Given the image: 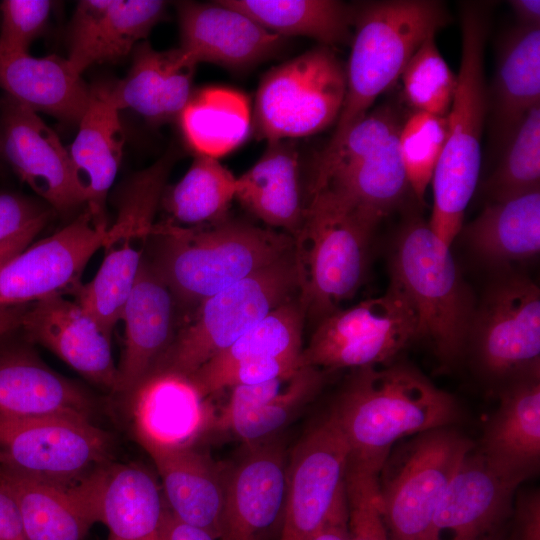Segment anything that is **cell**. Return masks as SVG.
Wrapping results in <instances>:
<instances>
[{
	"label": "cell",
	"mask_w": 540,
	"mask_h": 540,
	"mask_svg": "<svg viewBox=\"0 0 540 540\" xmlns=\"http://www.w3.org/2000/svg\"><path fill=\"white\" fill-rule=\"evenodd\" d=\"M330 412L349 446L350 462L378 469L400 439L462 418L453 395L402 362L355 369Z\"/></svg>",
	"instance_id": "1"
},
{
	"label": "cell",
	"mask_w": 540,
	"mask_h": 540,
	"mask_svg": "<svg viewBox=\"0 0 540 540\" xmlns=\"http://www.w3.org/2000/svg\"><path fill=\"white\" fill-rule=\"evenodd\" d=\"M147 259L178 304L198 306L294 250V238L271 228L231 219L185 227L156 223Z\"/></svg>",
	"instance_id": "2"
},
{
	"label": "cell",
	"mask_w": 540,
	"mask_h": 540,
	"mask_svg": "<svg viewBox=\"0 0 540 540\" xmlns=\"http://www.w3.org/2000/svg\"><path fill=\"white\" fill-rule=\"evenodd\" d=\"M490 6L487 2L461 4V61L447 114L446 140L431 181L433 209L428 222L448 246L463 227L464 212L479 180L481 137L488 117L484 53Z\"/></svg>",
	"instance_id": "3"
},
{
	"label": "cell",
	"mask_w": 540,
	"mask_h": 540,
	"mask_svg": "<svg viewBox=\"0 0 540 540\" xmlns=\"http://www.w3.org/2000/svg\"><path fill=\"white\" fill-rule=\"evenodd\" d=\"M451 20L440 1L382 0L355 4L346 90L334 133L317 159L334 153L375 100L400 78L420 44Z\"/></svg>",
	"instance_id": "4"
},
{
	"label": "cell",
	"mask_w": 540,
	"mask_h": 540,
	"mask_svg": "<svg viewBox=\"0 0 540 540\" xmlns=\"http://www.w3.org/2000/svg\"><path fill=\"white\" fill-rule=\"evenodd\" d=\"M389 271L415 313L416 339L426 341L440 362L453 364L466 348L475 305L450 246L428 222L410 219L395 237Z\"/></svg>",
	"instance_id": "5"
},
{
	"label": "cell",
	"mask_w": 540,
	"mask_h": 540,
	"mask_svg": "<svg viewBox=\"0 0 540 540\" xmlns=\"http://www.w3.org/2000/svg\"><path fill=\"white\" fill-rule=\"evenodd\" d=\"M376 226L329 189L308 195L294 239L305 320L317 324L356 294L366 278Z\"/></svg>",
	"instance_id": "6"
},
{
	"label": "cell",
	"mask_w": 540,
	"mask_h": 540,
	"mask_svg": "<svg viewBox=\"0 0 540 540\" xmlns=\"http://www.w3.org/2000/svg\"><path fill=\"white\" fill-rule=\"evenodd\" d=\"M295 249L206 298L152 370L191 376L271 311L298 297ZM151 371V372H152Z\"/></svg>",
	"instance_id": "7"
},
{
	"label": "cell",
	"mask_w": 540,
	"mask_h": 540,
	"mask_svg": "<svg viewBox=\"0 0 540 540\" xmlns=\"http://www.w3.org/2000/svg\"><path fill=\"white\" fill-rule=\"evenodd\" d=\"M172 157H163L127 183L116 220L109 224L102 245V263L91 281L80 283L73 291L75 300L110 336L120 322L146 256Z\"/></svg>",
	"instance_id": "8"
},
{
	"label": "cell",
	"mask_w": 540,
	"mask_h": 540,
	"mask_svg": "<svg viewBox=\"0 0 540 540\" xmlns=\"http://www.w3.org/2000/svg\"><path fill=\"white\" fill-rule=\"evenodd\" d=\"M475 443L444 427L415 435L386 458L378 477L391 540H426L438 504Z\"/></svg>",
	"instance_id": "9"
},
{
	"label": "cell",
	"mask_w": 540,
	"mask_h": 540,
	"mask_svg": "<svg viewBox=\"0 0 540 540\" xmlns=\"http://www.w3.org/2000/svg\"><path fill=\"white\" fill-rule=\"evenodd\" d=\"M346 90L345 65L320 45L269 70L258 86L254 132L268 142L312 135L336 123Z\"/></svg>",
	"instance_id": "10"
},
{
	"label": "cell",
	"mask_w": 540,
	"mask_h": 540,
	"mask_svg": "<svg viewBox=\"0 0 540 540\" xmlns=\"http://www.w3.org/2000/svg\"><path fill=\"white\" fill-rule=\"evenodd\" d=\"M467 347L490 380L506 385L539 376V287L523 274L501 270L474 308Z\"/></svg>",
	"instance_id": "11"
},
{
	"label": "cell",
	"mask_w": 540,
	"mask_h": 540,
	"mask_svg": "<svg viewBox=\"0 0 540 540\" xmlns=\"http://www.w3.org/2000/svg\"><path fill=\"white\" fill-rule=\"evenodd\" d=\"M416 335L413 308L390 281L382 296L339 308L321 319L303 348L301 366L326 371L387 364Z\"/></svg>",
	"instance_id": "12"
},
{
	"label": "cell",
	"mask_w": 540,
	"mask_h": 540,
	"mask_svg": "<svg viewBox=\"0 0 540 540\" xmlns=\"http://www.w3.org/2000/svg\"><path fill=\"white\" fill-rule=\"evenodd\" d=\"M110 446L88 418L0 414V471L69 486L104 465Z\"/></svg>",
	"instance_id": "13"
},
{
	"label": "cell",
	"mask_w": 540,
	"mask_h": 540,
	"mask_svg": "<svg viewBox=\"0 0 540 540\" xmlns=\"http://www.w3.org/2000/svg\"><path fill=\"white\" fill-rule=\"evenodd\" d=\"M350 449L331 412L299 440L287 466L279 540H307L345 491Z\"/></svg>",
	"instance_id": "14"
},
{
	"label": "cell",
	"mask_w": 540,
	"mask_h": 540,
	"mask_svg": "<svg viewBox=\"0 0 540 540\" xmlns=\"http://www.w3.org/2000/svg\"><path fill=\"white\" fill-rule=\"evenodd\" d=\"M108 227L85 209L62 229L30 244L0 271V306L72 292L90 258L102 248Z\"/></svg>",
	"instance_id": "15"
},
{
	"label": "cell",
	"mask_w": 540,
	"mask_h": 540,
	"mask_svg": "<svg viewBox=\"0 0 540 540\" xmlns=\"http://www.w3.org/2000/svg\"><path fill=\"white\" fill-rule=\"evenodd\" d=\"M271 438L248 444L227 471L218 540H269L277 526L281 529L287 465L282 443Z\"/></svg>",
	"instance_id": "16"
},
{
	"label": "cell",
	"mask_w": 540,
	"mask_h": 540,
	"mask_svg": "<svg viewBox=\"0 0 540 540\" xmlns=\"http://www.w3.org/2000/svg\"><path fill=\"white\" fill-rule=\"evenodd\" d=\"M93 524L110 540H161L166 507L155 477L137 464L102 465L70 485Z\"/></svg>",
	"instance_id": "17"
},
{
	"label": "cell",
	"mask_w": 540,
	"mask_h": 540,
	"mask_svg": "<svg viewBox=\"0 0 540 540\" xmlns=\"http://www.w3.org/2000/svg\"><path fill=\"white\" fill-rule=\"evenodd\" d=\"M523 481L496 466L475 446L449 482L426 540H482L495 533Z\"/></svg>",
	"instance_id": "18"
},
{
	"label": "cell",
	"mask_w": 540,
	"mask_h": 540,
	"mask_svg": "<svg viewBox=\"0 0 540 540\" xmlns=\"http://www.w3.org/2000/svg\"><path fill=\"white\" fill-rule=\"evenodd\" d=\"M177 10L178 48L194 66L207 62L245 71L275 56L286 43V38L221 1L180 2Z\"/></svg>",
	"instance_id": "19"
},
{
	"label": "cell",
	"mask_w": 540,
	"mask_h": 540,
	"mask_svg": "<svg viewBox=\"0 0 540 540\" xmlns=\"http://www.w3.org/2000/svg\"><path fill=\"white\" fill-rule=\"evenodd\" d=\"M0 152L18 176L60 212L81 201L68 148L38 114L8 96L0 107Z\"/></svg>",
	"instance_id": "20"
},
{
	"label": "cell",
	"mask_w": 540,
	"mask_h": 540,
	"mask_svg": "<svg viewBox=\"0 0 540 540\" xmlns=\"http://www.w3.org/2000/svg\"><path fill=\"white\" fill-rule=\"evenodd\" d=\"M27 336L44 346L90 382L115 391L111 336L75 299L53 295L34 303L24 315Z\"/></svg>",
	"instance_id": "21"
},
{
	"label": "cell",
	"mask_w": 540,
	"mask_h": 540,
	"mask_svg": "<svg viewBox=\"0 0 540 540\" xmlns=\"http://www.w3.org/2000/svg\"><path fill=\"white\" fill-rule=\"evenodd\" d=\"M127 395L136 438L146 451L195 446L212 425L206 398L186 376L154 370Z\"/></svg>",
	"instance_id": "22"
},
{
	"label": "cell",
	"mask_w": 540,
	"mask_h": 540,
	"mask_svg": "<svg viewBox=\"0 0 540 540\" xmlns=\"http://www.w3.org/2000/svg\"><path fill=\"white\" fill-rule=\"evenodd\" d=\"M178 306L145 256L121 314L124 345L117 365L116 392L129 394L155 368L179 329Z\"/></svg>",
	"instance_id": "23"
},
{
	"label": "cell",
	"mask_w": 540,
	"mask_h": 540,
	"mask_svg": "<svg viewBox=\"0 0 540 540\" xmlns=\"http://www.w3.org/2000/svg\"><path fill=\"white\" fill-rule=\"evenodd\" d=\"M120 108L112 83L90 87L77 135L68 148L79 199L94 219L108 225L106 201L117 175L124 145Z\"/></svg>",
	"instance_id": "24"
},
{
	"label": "cell",
	"mask_w": 540,
	"mask_h": 540,
	"mask_svg": "<svg viewBox=\"0 0 540 540\" xmlns=\"http://www.w3.org/2000/svg\"><path fill=\"white\" fill-rule=\"evenodd\" d=\"M159 0L79 1L69 33L68 60L82 74L90 65L132 52L166 13Z\"/></svg>",
	"instance_id": "25"
},
{
	"label": "cell",
	"mask_w": 540,
	"mask_h": 540,
	"mask_svg": "<svg viewBox=\"0 0 540 540\" xmlns=\"http://www.w3.org/2000/svg\"><path fill=\"white\" fill-rule=\"evenodd\" d=\"M487 102L491 141L503 151L526 115L540 106V27L518 25L502 38Z\"/></svg>",
	"instance_id": "26"
},
{
	"label": "cell",
	"mask_w": 540,
	"mask_h": 540,
	"mask_svg": "<svg viewBox=\"0 0 540 540\" xmlns=\"http://www.w3.org/2000/svg\"><path fill=\"white\" fill-rule=\"evenodd\" d=\"M159 474L169 511L216 540L221 529L227 471L195 446L147 451Z\"/></svg>",
	"instance_id": "27"
},
{
	"label": "cell",
	"mask_w": 540,
	"mask_h": 540,
	"mask_svg": "<svg viewBox=\"0 0 540 540\" xmlns=\"http://www.w3.org/2000/svg\"><path fill=\"white\" fill-rule=\"evenodd\" d=\"M0 88L26 108L78 124L89 101L88 87L67 58L33 57L0 49Z\"/></svg>",
	"instance_id": "28"
},
{
	"label": "cell",
	"mask_w": 540,
	"mask_h": 540,
	"mask_svg": "<svg viewBox=\"0 0 540 540\" xmlns=\"http://www.w3.org/2000/svg\"><path fill=\"white\" fill-rule=\"evenodd\" d=\"M400 130L368 153L331 168L307 188L308 195L329 189L377 225L411 190L399 150Z\"/></svg>",
	"instance_id": "29"
},
{
	"label": "cell",
	"mask_w": 540,
	"mask_h": 540,
	"mask_svg": "<svg viewBox=\"0 0 540 540\" xmlns=\"http://www.w3.org/2000/svg\"><path fill=\"white\" fill-rule=\"evenodd\" d=\"M132 52L127 76L112 84L120 110L130 109L152 124L178 119L192 95L196 66L179 48L157 51L142 41Z\"/></svg>",
	"instance_id": "30"
},
{
	"label": "cell",
	"mask_w": 540,
	"mask_h": 540,
	"mask_svg": "<svg viewBox=\"0 0 540 540\" xmlns=\"http://www.w3.org/2000/svg\"><path fill=\"white\" fill-rule=\"evenodd\" d=\"M235 198L271 229L295 239L305 212L295 143L268 142L261 157L236 179Z\"/></svg>",
	"instance_id": "31"
},
{
	"label": "cell",
	"mask_w": 540,
	"mask_h": 540,
	"mask_svg": "<svg viewBox=\"0 0 540 540\" xmlns=\"http://www.w3.org/2000/svg\"><path fill=\"white\" fill-rule=\"evenodd\" d=\"M89 395L27 350L0 352V414L88 418Z\"/></svg>",
	"instance_id": "32"
},
{
	"label": "cell",
	"mask_w": 540,
	"mask_h": 540,
	"mask_svg": "<svg viewBox=\"0 0 540 540\" xmlns=\"http://www.w3.org/2000/svg\"><path fill=\"white\" fill-rule=\"evenodd\" d=\"M501 469L527 480L540 462V380L523 378L503 386L499 406L479 447Z\"/></svg>",
	"instance_id": "33"
},
{
	"label": "cell",
	"mask_w": 540,
	"mask_h": 540,
	"mask_svg": "<svg viewBox=\"0 0 540 540\" xmlns=\"http://www.w3.org/2000/svg\"><path fill=\"white\" fill-rule=\"evenodd\" d=\"M459 234L482 263L502 270L540 250V189L492 201Z\"/></svg>",
	"instance_id": "34"
},
{
	"label": "cell",
	"mask_w": 540,
	"mask_h": 540,
	"mask_svg": "<svg viewBox=\"0 0 540 540\" xmlns=\"http://www.w3.org/2000/svg\"><path fill=\"white\" fill-rule=\"evenodd\" d=\"M284 38L304 36L331 47L351 43L355 4L336 0H220Z\"/></svg>",
	"instance_id": "35"
},
{
	"label": "cell",
	"mask_w": 540,
	"mask_h": 540,
	"mask_svg": "<svg viewBox=\"0 0 540 540\" xmlns=\"http://www.w3.org/2000/svg\"><path fill=\"white\" fill-rule=\"evenodd\" d=\"M0 489L14 501L26 540H82L93 525L70 485L0 471Z\"/></svg>",
	"instance_id": "36"
},
{
	"label": "cell",
	"mask_w": 540,
	"mask_h": 540,
	"mask_svg": "<svg viewBox=\"0 0 540 540\" xmlns=\"http://www.w3.org/2000/svg\"><path fill=\"white\" fill-rule=\"evenodd\" d=\"M178 120L186 143L196 155L218 159L246 139L251 114L243 93L214 86L192 93Z\"/></svg>",
	"instance_id": "37"
},
{
	"label": "cell",
	"mask_w": 540,
	"mask_h": 540,
	"mask_svg": "<svg viewBox=\"0 0 540 540\" xmlns=\"http://www.w3.org/2000/svg\"><path fill=\"white\" fill-rule=\"evenodd\" d=\"M236 179L218 159L195 155L184 176L163 193L161 201L170 221L192 227L227 218Z\"/></svg>",
	"instance_id": "38"
},
{
	"label": "cell",
	"mask_w": 540,
	"mask_h": 540,
	"mask_svg": "<svg viewBox=\"0 0 540 540\" xmlns=\"http://www.w3.org/2000/svg\"><path fill=\"white\" fill-rule=\"evenodd\" d=\"M304 322L305 316L296 297L271 311L198 370L215 371L247 361L300 359Z\"/></svg>",
	"instance_id": "39"
},
{
	"label": "cell",
	"mask_w": 540,
	"mask_h": 540,
	"mask_svg": "<svg viewBox=\"0 0 540 540\" xmlns=\"http://www.w3.org/2000/svg\"><path fill=\"white\" fill-rule=\"evenodd\" d=\"M325 372L313 366H301L288 380L287 387L267 403L227 420L218 428L247 444L271 438L318 394L325 381Z\"/></svg>",
	"instance_id": "40"
},
{
	"label": "cell",
	"mask_w": 540,
	"mask_h": 540,
	"mask_svg": "<svg viewBox=\"0 0 540 540\" xmlns=\"http://www.w3.org/2000/svg\"><path fill=\"white\" fill-rule=\"evenodd\" d=\"M503 153L497 168L483 184V190L491 201L539 189L540 106L526 115Z\"/></svg>",
	"instance_id": "41"
},
{
	"label": "cell",
	"mask_w": 540,
	"mask_h": 540,
	"mask_svg": "<svg viewBox=\"0 0 540 540\" xmlns=\"http://www.w3.org/2000/svg\"><path fill=\"white\" fill-rule=\"evenodd\" d=\"M429 35L404 67L401 78L406 101L414 111L447 116L457 87L455 74Z\"/></svg>",
	"instance_id": "42"
},
{
	"label": "cell",
	"mask_w": 540,
	"mask_h": 540,
	"mask_svg": "<svg viewBox=\"0 0 540 540\" xmlns=\"http://www.w3.org/2000/svg\"><path fill=\"white\" fill-rule=\"evenodd\" d=\"M447 135V116L414 111L402 124L399 150L409 186L423 201L441 157Z\"/></svg>",
	"instance_id": "43"
},
{
	"label": "cell",
	"mask_w": 540,
	"mask_h": 540,
	"mask_svg": "<svg viewBox=\"0 0 540 540\" xmlns=\"http://www.w3.org/2000/svg\"><path fill=\"white\" fill-rule=\"evenodd\" d=\"M379 472L349 461L345 480L348 540H391L381 508Z\"/></svg>",
	"instance_id": "44"
},
{
	"label": "cell",
	"mask_w": 540,
	"mask_h": 540,
	"mask_svg": "<svg viewBox=\"0 0 540 540\" xmlns=\"http://www.w3.org/2000/svg\"><path fill=\"white\" fill-rule=\"evenodd\" d=\"M53 2L48 0H4L0 3V49L28 52L44 31Z\"/></svg>",
	"instance_id": "45"
},
{
	"label": "cell",
	"mask_w": 540,
	"mask_h": 540,
	"mask_svg": "<svg viewBox=\"0 0 540 540\" xmlns=\"http://www.w3.org/2000/svg\"><path fill=\"white\" fill-rule=\"evenodd\" d=\"M47 219V209L35 201L13 193H0V242Z\"/></svg>",
	"instance_id": "46"
},
{
	"label": "cell",
	"mask_w": 540,
	"mask_h": 540,
	"mask_svg": "<svg viewBox=\"0 0 540 540\" xmlns=\"http://www.w3.org/2000/svg\"><path fill=\"white\" fill-rule=\"evenodd\" d=\"M275 379L256 384H244L232 387L231 395L216 420V426L227 420L252 411L275 397L281 391L282 382Z\"/></svg>",
	"instance_id": "47"
},
{
	"label": "cell",
	"mask_w": 540,
	"mask_h": 540,
	"mask_svg": "<svg viewBox=\"0 0 540 540\" xmlns=\"http://www.w3.org/2000/svg\"><path fill=\"white\" fill-rule=\"evenodd\" d=\"M515 540H540V493L519 494L515 508Z\"/></svg>",
	"instance_id": "48"
},
{
	"label": "cell",
	"mask_w": 540,
	"mask_h": 540,
	"mask_svg": "<svg viewBox=\"0 0 540 540\" xmlns=\"http://www.w3.org/2000/svg\"><path fill=\"white\" fill-rule=\"evenodd\" d=\"M307 540H348L346 490L338 498L325 523Z\"/></svg>",
	"instance_id": "49"
},
{
	"label": "cell",
	"mask_w": 540,
	"mask_h": 540,
	"mask_svg": "<svg viewBox=\"0 0 540 540\" xmlns=\"http://www.w3.org/2000/svg\"><path fill=\"white\" fill-rule=\"evenodd\" d=\"M161 540H216L208 532L183 523L167 508L164 509L161 522Z\"/></svg>",
	"instance_id": "50"
},
{
	"label": "cell",
	"mask_w": 540,
	"mask_h": 540,
	"mask_svg": "<svg viewBox=\"0 0 540 540\" xmlns=\"http://www.w3.org/2000/svg\"><path fill=\"white\" fill-rule=\"evenodd\" d=\"M0 540H26L14 501L0 489Z\"/></svg>",
	"instance_id": "51"
},
{
	"label": "cell",
	"mask_w": 540,
	"mask_h": 540,
	"mask_svg": "<svg viewBox=\"0 0 540 540\" xmlns=\"http://www.w3.org/2000/svg\"><path fill=\"white\" fill-rule=\"evenodd\" d=\"M46 222H37L0 242V271L11 259L32 243Z\"/></svg>",
	"instance_id": "52"
},
{
	"label": "cell",
	"mask_w": 540,
	"mask_h": 540,
	"mask_svg": "<svg viewBox=\"0 0 540 540\" xmlns=\"http://www.w3.org/2000/svg\"><path fill=\"white\" fill-rule=\"evenodd\" d=\"M519 26L540 27V1L539 0H512L509 1Z\"/></svg>",
	"instance_id": "53"
},
{
	"label": "cell",
	"mask_w": 540,
	"mask_h": 540,
	"mask_svg": "<svg viewBox=\"0 0 540 540\" xmlns=\"http://www.w3.org/2000/svg\"><path fill=\"white\" fill-rule=\"evenodd\" d=\"M29 304L0 306V337L22 326Z\"/></svg>",
	"instance_id": "54"
},
{
	"label": "cell",
	"mask_w": 540,
	"mask_h": 540,
	"mask_svg": "<svg viewBox=\"0 0 540 540\" xmlns=\"http://www.w3.org/2000/svg\"><path fill=\"white\" fill-rule=\"evenodd\" d=\"M482 540H502L501 537L499 536V534H497L496 532L483 538Z\"/></svg>",
	"instance_id": "55"
},
{
	"label": "cell",
	"mask_w": 540,
	"mask_h": 540,
	"mask_svg": "<svg viewBox=\"0 0 540 540\" xmlns=\"http://www.w3.org/2000/svg\"><path fill=\"white\" fill-rule=\"evenodd\" d=\"M107 540H110L109 538Z\"/></svg>",
	"instance_id": "56"
}]
</instances>
